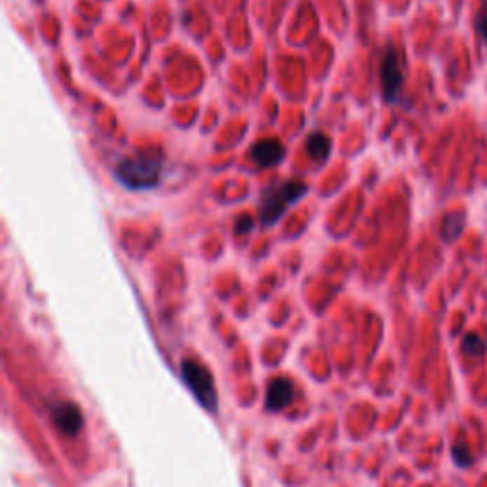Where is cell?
Wrapping results in <instances>:
<instances>
[{
	"label": "cell",
	"mask_w": 487,
	"mask_h": 487,
	"mask_svg": "<svg viewBox=\"0 0 487 487\" xmlns=\"http://www.w3.org/2000/svg\"><path fill=\"white\" fill-rule=\"evenodd\" d=\"M53 422L63 434L74 436L76 432H80V428L84 425V417H82L79 406L65 402L53 409Z\"/></svg>",
	"instance_id": "5b68a950"
},
{
	"label": "cell",
	"mask_w": 487,
	"mask_h": 487,
	"mask_svg": "<svg viewBox=\"0 0 487 487\" xmlns=\"http://www.w3.org/2000/svg\"><path fill=\"white\" fill-rule=\"evenodd\" d=\"M402 60L394 48H387L381 61V82H382V95L387 101H396L400 88L403 82Z\"/></svg>",
	"instance_id": "277c9868"
},
{
	"label": "cell",
	"mask_w": 487,
	"mask_h": 487,
	"mask_svg": "<svg viewBox=\"0 0 487 487\" xmlns=\"http://www.w3.org/2000/svg\"><path fill=\"white\" fill-rule=\"evenodd\" d=\"M307 189L309 187L299 179L282 181V183L272 185L270 189H267L259 200V221H261V225L270 227V225L276 223L278 219L290 210V206L297 204L307 194Z\"/></svg>",
	"instance_id": "6da1fadb"
},
{
	"label": "cell",
	"mask_w": 487,
	"mask_h": 487,
	"mask_svg": "<svg viewBox=\"0 0 487 487\" xmlns=\"http://www.w3.org/2000/svg\"><path fill=\"white\" fill-rule=\"evenodd\" d=\"M251 160L255 162L259 168H272V166L280 164L283 159V147L274 141V139H261L255 145L251 147Z\"/></svg>",
	"instance_id": "8992f818"
},
{
	"label": "cell",
	"mask_w": 487,
	"mask_h": 487,
	"mask_svg": "<svg viewBox=\"0 0 487 487\" xmlns=\"http://www.w3.org/2000/svg\"><path fill=\"white\" fill-rule=\"evenodd\" d=\"M487 350L486 341L476 333H470L462 339V352L468 356H483Z\"/></svg>",
	"instance_id": "9c48e42d"
},
{
	"label": "cell",
	"mask_w": 487,
	"mask_h": 487,
	"mask_svg": "<svg viewBox=\"0 0 487 487\" xmlns=\"http://www.w3.org/2000/svg\"><path fill=\"white\" fill-rule=\"evenodd\" d=\"M160 173H162V160L152 154L130 156V159L120 160L114 168L116 179L132 191L156 187L160 181Z\"/></svg>",
	"instance_id": "7a4b0ae2"
},
{
	"label": "cell",
	"mask_w": 487,
	"mask_h": 487,
	"mask_svg": "<svg viewBox=\"0 0 487 487\" xmlns=\"http://www.w3.org/2000/svg\"><path fill=\"white\" fill-rule=\"evenodd\" d=\"M451 453H453V461L457 462L459 467H470V465L474 462V457H472L470 449H468L465 443H455Z\"/></svg>",
	"instance_id": "8fae6325"
},
{
	"label": "cell",
	"mask_w": 487,
	"mask_h": 487,
	"mask_svg": "<svg viewBox=\"0 0 487 487\" xmlns=\"http://www.w3.org/2000/svg\"><path fill=\"white\" fill-rule=\"evenodd\" d=\"M295 389L290 379H274L270 381L269 389H267V408L270 411H282L293 402Z\"/></svg>",
	"instance_id": "52a82bcc"
},
{
	"label": "cell",
	"mask_w": 487,
	"mask_h": 487,
	"mask_svg": "<svg viewBox=\"0 0 487 487\" xmlns=\"http://www.w3.org/2000/svg\"><path fill=\"white\" fill-rule=\"evenodd\" d=\"M462 215L461 213H453V215H448L446 221H443V227H441V234L448 238H457L462 231Z\"/></svg>",
	"instance_id": "30bf717a"
},
{
	"label": "cell",
	"mask_w": 487,
	"mask_h": 487,
	"mask_svg": "<svg viewBox=\"0 0 487 487\" xmlns=\"http://www.w3.org/2000/svg\"><path fill=\"white\" fill-rule=\"evenodd\" d=\"M478 31H480L481 39L487 42V4L478 13Z\"/></svg>",
	"instance_id": "7c38bea8"
},
{
	"label": "cell",
	"mask_w": 487,
	"mask_h": 487,
	"mask_svg": "<svg viewBox=\"0 0 487 487\" xmlns=\"http://www.w3.org/2000/svg\"><path fill=\"white\" fill-rule=\"evenodd\" d=\"M305 147H307V152H309L310 159L316 160V162L328 160L329 152H331V141L322 132L310 133L309 138H307V145Z\"/></svg>",
	"instance_id": "ba28073f"
},
{
	"label": "cell",
	"mask_w": 487,
	"mask_h": 487,
	"mask_svg": "<svg viewBox=\"0 0 487 487\" xmlns=\"http://www.w3.org/2000/svg\"><path fill=\"white\" fill-rule=\"evenodd\" d=\"M181 377H183L189 390L194 394V398L208 411L218 409V390H215V382H213L210 369L204 368L196 360H185L181 363Z\"/></svg>",
	"instance_id": "3957f363"
}]
</instances>
